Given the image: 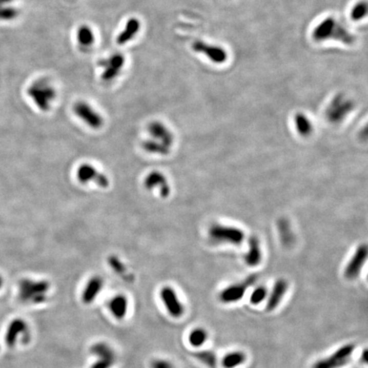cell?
I'll list each match as a JSON object with an SVG mask.
<instances>
[{
    "instance_id": "obj_23",
    "label": "cell",
    "mask_w": 368,
    "mask_h": 368,
    "mask_svg": "<svg viewBox=\"0 0 368 368\" xmlns=\"http://www.w3.org/2000/svg\"><path fill=\"white\" fill-rule=\"evenodd\" d=\"M208 338V333L203 328H195L192 330L189 335V343L194 348H199L204 345Z\"/></svg>"
},
{
    "instance_id": "obj_6",
    "label": "cell",
    "mask_w": 368,
    "mask_h": 368,
    "mask_svg": "<svg viewBox=\"0 0 368 368\" xmlns=\"http://www.w3.org/2000/svg\"><path fill=\"white\" fill-rule=\"evenodd\" d=\"M126 64V57L123 54H112L99 63L101 69V78L104 82H111L119 77Z\"/></svg>"
},
{
    "instance_id": "obj_21",
    "label": "cell",
    "mask_w": 368,
    "mask_h": 368,
    "mask_svg": "<svg viewBox=\"0 0 368 368\" xmlns=\"http://www.w3.org/2000/svg\"><path fill=\"white\" fill-rule=\"evenodd\" d=\"M216 237L225 238L223 241H229V242L240 243L242 240V233L240 231L234 230V229H228V228H217L213 231ZM217 239V240H218Z\"/></svg>"
},
{
    "instance_id": "obj_17",
    "label": "cell",
    "mask_w": 368,
    "mask_h": 368,
    "mask_svg": "<svg viewBox=\"0 0 368 368\" xmlns=\"http://www.w3.org/2000/svg\"><path fill=\"white\" fill-rule=\"evenodd\" d=\"M76 38L81 48L88 49L93 46L96 41V36L94 31L90 26L81 25L77 30Z\"/></svg>"
},
{
    "instance_id": "obj_1",
    "label": "cell",
    "mask_w": 368,
    "mask_h": 368,
    "mask_svg": "<svg viewBox=\"0 0 368 368\" xmlns=\"http://www.w3.org/2000/svg\"><path fill=\"white\" fill-rule=\"evenodd\" d=\"M50 288L48 280L23 279L18 285V298L27 304H41L47 300Z\"/></svg>"
},
{
    "instance_id": "obj_27",
    "label": "cell",
    "mask_w": 368,
    "mask_h": 368,
    "mask_svg": "<svg viewBox=\"0 0 368 368\" xmlns=\"http://www.w3.org/2000/svg\"><path fill=\"white\" fill-rule=\"evenodd\" d=\"M268 297L267 288L264 287H258L256 288L252 294L250 296V303L253 305H258L260 303H262L263 301L266 299Z\"/></svg>"
},
{
    "instance_id": "obj_24",
    "label": "cell",
    "mask_w": 368,
    "mask_h": 368,
    "mask_svg": "<svg viewBox=\"0 0 368 368\" xmlns=\"http://www.w3.org/2000/svg\"><path fill=\"white\" fill-rule=\"evenodd\" d=\"M197 360L205 364L210 368H216L217 365V358L216 354L211 351H199L192 353Z\"/></svg>"
},
{
    "instance_id": "obj_28",
    "label": "cell",
    "mask_w": 368,
    "mask_h": 368,
    "mask_svg": "<svg viewBox=\"0 0 368 368\" xmlns=\"http://www.w3.org/2000/svg\"><path fill=\"white\" fill-rule=\"evenodd\" d=\"M116 362L115 359H96L91 368H112Z\"/></svg>"
},
{
    "instance_id": "obj_32",
    "label": "cell",
    "mask_w": 368,
    "mask_h": 368,
    "mask_svg": "<svg viewBox=\"0 0 368 368\" xmlns=\"http://www.w3.org/2000/svg\"><path fill=\"white\" fill-rule=\"evenodd\" d=\"M3 285V278L0 276V288H2Z\"/></svg>"
},
{
    "instance_id": "obj_13",
    "label": "cell",
    "mask_w": 368,
    "mask_h": 368,
    "mask_svg": "<svg viewBox=\"0 0 368 368\" xmlns=\"http://www.w3.org/2000/svg\"><path fill=\"white\" fill-rule=\"evenodd\" d=\"M367 257L366 247H361L356 251V254L351 258V261L344 270V276L349 280H353L358 277L364 263Z\"/></svg>"
},
{
    "instance_id": "obj_2",
    "label": "cell",
    "mask_w": 368,
    "mask_h": 368,
    "mask_svg": "<svg viewBox=\"0 0 368 368\" xmlns=\"http://www.w3.org/2000/svg\"><path fill=\"white\" fill-rule=\"evenodd\" d=\"M28 95L38 110L43 113L51 110L57 96L56 88L47 78L33 81L28 88Z\"/></svg>"
},
{
    "instance_id": "obj_22",
    "label": "cell",
    "mask_w": 368,
    "mask_h": 368,
    "mask_svg": "<svg viewBox=\"0 0 368 368\" xmlns=\"http://www.w3.org/2000/svg\"><path fill=\"white\" fill-rule=\"evenodd\" d=\"M141 148L144 151L152 155L158 156H167L171 153V149L167 147L162 146L150 139L146 138L141 142Z\"/></svg>"
},
{
    "instance_id": "obj_20",
    "label": "cell",
    "mask_w": 368,
    "mask_h": 368,
    "mask_svg": "<svg viewBox=\"0 0 368 368\" xmlns=\"http://www.w3.org/2000/svg\"><path fill=\"white\" fill-rule=\"evenodd\" d=\"M108 263H109V267L114 270L115 274L121 276L122 278L126 279L128 281L132 280V278H131L132 275L129 273L128 268L126 266V263L124 262V261H122L118 256L111 255L108 258Z\"/></svg>"
},
{
    "instance_id": "obj_7",
    "label": "cell",
    "mask_w": 368,
    "mask_h": 368,
    "mask_svg": "<svg viewBox=\"0 0 368 368\" xmlns=\"http://www.w3.org/2000/svg\"><path fill=\"white\" fill-rule=\"evenodd\" d=\"M144 186L148 191L158 194L163 199L169 197L172 192L167 176L158 170H153L145 176Z\"/></svg>"
},
{
    "instance_id": "obj_10",
    "label": "cell",
    "mask_w": 368,
    "mask_h": 368,
    "mask_svg": "<svg viewBox=\"0 0 368 368\" xmlns=\"http://www.w3.org/2000/svg\"><path fill=\"white\" fill-rule=\"evenodd\" d=\"M159 297L166 310L172 317H182L185 312V307L178 298L174 288L170 285H165L159 292Z\"/></svg>"
},
{
    "instance_id": "obj_14",
    "label": "cell",
    "mask_w": 368,
    "mask_h": 368,
    "mask_svg": "<svg viewBox=\"0 0 368 368\" xmlns=\"http://www.w3.org/2000/svg\"><path fill=\"white\" fill-rule=\"evenodd\" d=\"M141 29V22L138 18L131 17L126 22L123 30L118 34L116 42L119 46H125L133 40Z\"/></svg>"
},
{
    "instance_id": "obj_31",
    "label": "cell",
    "mask_w": 368,
    "mask_h": 368,
    "mask_svg": "<svg viewBox=\"0 0 368 368\" xmlns=\"http://www.w3.org/2000/svg\"><path fill=\"white\" fill-rule=\"evenodd\" d=\"M361 360L364 363L367 362V351H366V350H364L363 353H362V356H361Z\"/></svg>"
},
{
    "instance_id": "obj_8",
    "label": "cell",
    "mask_w": 368,
    "mask_h": 368,
    "mask_svg": "<svg viewBox=\"0 0 368 368\" xmlns=\"http://www.w3.org/2000/svg\"><path fill=\"white\" fill-rule=\"evenodd\" d=\"M148 138L157 144L172 149L174 144V135L172 130L160 120H153L147 126Z\"/></svg>"
},
{
    "instance_id": "obj_3",
    "label": "cell",
    "mask_w": 368,
    "mask_h": 368,
    "mask_svg": "<svg viewBox=\"0 0 368 368\" xmlns=\"http://www.w3.org/2000/svg\"><path fill=\"white\" fill-rule=\"evenodd\" d=\"M76 177L82 185L93 183V185L101 189H108L110 186V179L108 175L91 163L79 165L76 171Z\"/></svg>"
},
{
    "instance_id": "obj_5",
    "label": "cell",
    "mask_w": 368,
    "mask_h": 368,
    "mask_svg": "<svg viewBox=\"0 0 368 368\" xmlns=\"http://www.w3.org/2000/svg\"><path fill=\"white\" fill-rule=\"evenodd\" d=\"M356 350L354 343H347L341 346L330 356L316 361L312 368H341L346 366Z\"/></svg>"
},
{
    "instance_id": "obj_18",
    "label": "cell",
    "mask_w": 368,
    "mask_h": 368,
    "mask_svg": "<svg viewBox=\"0 0 368 368\" xmlns=\"http://www.w3.org/2000/svg\"><path fill=\"white\" fill-rule=\"evenodd\" d=\"M92 356L96 359H115L117 360L116 353L114 349L105 342H97L91 345L90 349Z\"/></svg>"
},
{
    "instance_id": "obj_16",
    "label": "cell",
    "mask_w": 368,
    "mask_h": 368,
    "mask_svg": "<svg viewBox=\"0 0 368 368\" xmlns=\"http://www.w3.org/2000/svg\"><path fill=\"white\" fill-rule=\"evenodd\" d=\"M128 298L124 294L114 296L109 301V309L112 315L117 320H123L128 313Z\"/></svg>"
},
{
    "instance_id": "obj_19",
    "label": "cell",
    "mask_w": 368,
    "mask_h": 368,
    "mask_svg": "<svg viewBox=\"0 0 368 368\" xmlns=\"http://www.w3.org/2000/svg\"><path fill=\"white\" fill-rule=\"evenodd\" d=\"M247 361V355L242 351H233L226 354L222 357V366L223 368H236L241 366Z\"/></svg>"
},
{
    "instance_id": "obj_15",
    "label": "cell",
    "mask_w": 368,
    "mask_h": 368,
    "mask_svg": "<svg viewBox=\"0 0 368 368\" xmlns=\"http://www.w3.org/2000/svg\"><path fill=\"white\" fill-rule=\"evenodd\" d=\"M288 283L283 279L278 280L273 287L272 291L268 298L266 310L270 312L275 310L282 301L284 296L288 292Z\"/></svg>"
},
{
    "instance_id": "obj_9",
    "label": "cell",
    "mask_w": 368,
    "mask_h": 368,
    "mask_svg": "<svg viewBox=\"0 0 368 368\" xmlns=\"http://www.w3.org/2000/svg\"><path fill=\"white\" fill-rule=\"evenodd\" d=\"M30 331L28 323L21 318L13 320L8 326L5 334V343L9 347H14L19 342L28 343L30 339Z\"/></svg>"
},
{
    "instance_id": "obj_4",
    "label": "cell",
    "mask_w": 368,
    "mask_h": 368,
    "mask_svg": "<svg viewBox=\"0 0 368 368\" xmlns=\"http://www.w3.org/2000/svg\"><path fill=\"white\" fill-rule=\"evenodd\" d=\"M73 112L78 119L92 130H100L105 123L104 118L88 101H76L73 104Z\"/></svg>"
},
{
    "instance_id": "obj_26",
    "label": "cell",
    "mask_w": 368,
    "mask_h": 368,
    "mask_svg": "<svg viewBox=\"0 0 368 368\" xmlns=\"http://www.w3.org/2000/svg\"><path fill=\"white\" fill-rule=\"evenodd\" d=\"M19 15V10L13 5H7L0 7V21L10 22L15 20Z\"/></svg>"
},
{
    "instance_id": "obj_25",
    "label": "cell",
    "mask_w": 368,
    "mask_h": 368,
    "mask_svg": "<svg viewBox=\"0 0 368 368\" xmlns=\"http://www.w3.org/2000/svg\"><path fill=\"white\" fill-rule=\"evenodd\" d=\"M261 258H262V255H261L259 247L257 245V243L252 241L249 252L246 255V262L251 267H254L260 263Z\"/></svg>"
},
{
    "instance_id": "obj_11",
    "label": "cell",
    "mask_w": 368,
    "mask_h": 368,
    "mask_svg": "<svg viewBox=\"0 0 368 368\" xmlns=\"http://www.w3.org/2000/svg\"><path fill=\"white\" fill-rule=\"evenodd\" d=\"M256 280H257L256 276L252 275V276L246 279V280H244L243 282L229 285L228 288H224L220 293V301L222 303H227V304L237 303V302L242 299L243 297L245 295L246 292H247V288H249L250 285H253L256 282Z\"/></svg>"
},
{
    "instance_id": "obj_30",
    "label": "cell",
    "mask_w": 368,
    "mask_h": 368,
    "mask_svg": "<svg viewBox=\"0 0 368 368\" xmlns=\"http://www.w3.org/2000/svg\"><path fill=\"white\" fill-rule=\"evenodd\" d=\"M15 0H0V7L2 6H7V5H12V3L15 2Z\"/></svg>"
},
{
    "instance_id": "obj_29",
    "label": "cell",
    "mask_w": 368,
    "mask_h": 368,
    "mask_svg": "<svg viewBox=\"0 0 368 368\" xmlns=\"http://www.w3.org/2000/svg\"><path fill=\"white\" fill-rule=\"evenodd\" d=\"M151 368H175L172 362L167 359H154L150 364Z\"/></svg>"
},
{
    "instance_id": "obj_12",
    "label": "cell",
    "mask_w": 368,
    "mask_h": 368,
    "mask_svg": "<svg viewBox=\"0 0 368 368\" xmlns=\"http://www.w3.org/2000/svg\"><path fill=\"white\" fill-rule=\"evenodd\" d=\"M104 288V279L100 275H94L89 279L81 295L85 304H91L96 300Z\"/></svg>"
}]
</instances>
